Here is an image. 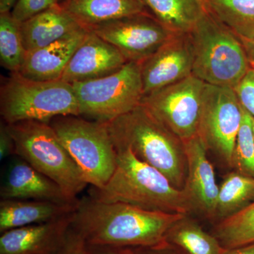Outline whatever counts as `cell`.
<instances>
[{
    "label": "cell",
    "instance_id": "6da1fadb",
    "mask_svg": "<svg viewBox=\"0 0 254 254\" xmlns=\"http://www.w3.org/2000/svg\"><path fill=\"white\" fill-rule=\"evenodd\" d=\"M185 215L100 201L88 195L79 199L71 227L86 245L153 247L165 244L168 230Z\"/></svg>",
    "mask_w": 254,
    "mask_h": 254
},
{
    "label": "cell",
    "instance_id": "7a4b0ae2",
    "mask_svg": "<svg viewBox=\"0 0 254 254\" xmlns=\"http://www.w3.org/2000/svg\"><path fill=\"white\" fill-rule=\"evenodd\" d=\"M116 167L102 187H91L90 196L100 201L123 203L153 211L191 213L183 190H178L159 170L142 161L128 147L115 143Z\"/></svg>",
    "mask_w": 254,
    "mask_h": 254
},
{
    "label": "cell",
    "instance_id": "3957f363",
    "mask_svg": "<svg viewBox=\"0 0 254 254\" xmlns=\"http://www.w3.org/2000/svg\"><path fill=\"white\" fill-rule=\"evenodd\" d=\"M115 143L128 147L142 161L157 169L178 190L187 175L185 143L142 104L108 123Z\"/></svg>",
    "mask_w": 254,
    "mask_h": 254
},
{
    "label": "cell",
    "instance_id": "277c9868",
    "mask_svg": "<svg viewBox=\"0 0 254 254\" xmlns=\"http://www.w3.org/2000/svg\"><path fill=\"white\" fill-rule=\"evenodd\" d=\"M190 34L192 74L207 84L235 89L250 68L240 38L206 6Z\"/></svg>",
    "mask_w": 254,
    "mask_h": 254
},
{
    "label": "cell",
    "instance_id": "5b68a950",
    "mask_svg": "<svg viewBox=\"0 0 254 254\" xmlns=\"http://www.w3.org/2000/svg\"><path fill=\"white\" fill-rule=\"evenodd\" d=\"M0 113L8 125L36 120L50 123L60 116H80L72 85L63 81H40L11 73L1 84Z\"/></svg>",
    "mask_w": 254,
    "mask_h": 254
},
{
    "label": "cell",
    "instance_id": "8992f818",
    "mask_svg": "<svg viewBox=\"0 0 254 254\" xmlns=\"http://www.w3.org/2000/svg\"><path fill=\"white\" fill-rule=\"evenodd\" d=\"M8 126L15 154L56 182L70 199H78L88 185L50 123L29 120Z\"/></svg>",
    "mask_w": 254,
    "mask_h": 254
},
{
    "label": "cell",
    "instance_id": "52a82bcc",
    "mask_svg": "<svg viewBox=\"0 0 254 254\" xmlns=\"http://www.w3.org/2000/svg\"><path fill=\"white\" fill-rule=\"evenodd\" d=\"M60 141L93 188H102L116 167V150L108 123L80 116H60L50 121Z\"/></svg>",
    "mask_w": 254,
    "mask_h": 254
},
{
    "label": "cell",
    "instance_id": "ba28073f",
    "mask_svg": "<svg viewBox=\"0 0 254 254\" xmlns=\"http://www.w3.org/2000/svg\"><path fill=\"white\" fill-rule=\"evenodd\" d=\"M72 85L80 117L110 123L141 105L143 97L141 64L127 63L108 76Z\"/></svg>",
    "mask_w": 254,
    "mask_h": 254
},
{
    "label": "cell",
    "instance_id": "9c48e42d",
    "mask_svg": "<svg viewBox=\"0 0 254 254\" xmlns=\"http://www.w3.org/2000/svg\"><path fill=\"white\" fill-rule=\"evenodd\" d=\"M205 86L192 74L143 95L141 104L185 142L198 136Z\"/></svg>",
    "mask_w": 254,
    "mask_h": 254
},
{
    "label": "cell",
    "instance_id": "30bf717a",
    "mask_svg": "<svg viewBox=\"0 0 254 254\" xmlns=\"http://www.w3.org/2000/svg\"><path fill=\"white\" fill-rule=\"evenodd\" d=\"M243 114L234 89L205 83L198 136L231 168Z\"/></svg>",
    "mask_w": 254,
    "mask_h": 254
},
{
    "label": "cell",
    "instance_id": "8fae6325",
    "mask_svg": "<svg viewBox=\"0 0 254 254\" xmlns=\"http://www.w3.org/2000/svg\"><path fill=\"white\" fill-rule=\"evenodd\" d=\"M113 45L127 63L141 64L173 36L149 12L118 18L89 28Z\"/></svg>",
    "mask_w": 254,
    "mask_h": 254
},
{
    "label": "cell",
    "instance_id": "7c38bea8",
    "mask_svg": "<svg viewBox=\"0 0 254 254\" xmlns=\"http://www.w3.org/2000/svg\"><path fill=\"white\" fill-rule=\"evenodd\" d=\"M140 64L143 95L190 76L193 73V50L190 33L174 34Z\"/></svg>",
    "mask_w": 254,
    "mask_h": 254
},
{
    "label": "cell",
    "instance_id": "4fadbf2b",
    "mask_svg": "<svg viewBox=\"0 0 254 254\" xmlns=\"http://www.w3.org/2000/svg\"><path fill=\"white\" fill-rule=\"evenodd\" d=\"M187 160V175L183 190L191 213L205 218H216L219 187L214 168L207 156L206 146L199 136L184 142Z\"/></svg>",
    "mask_w": 254,
    "mask_h": 254
},
{
    "label": "cell",
    "instance_id": "5bb4252c",
    "mask_svg": "<svg viewBox=\"0 0 254 254\" xmlns=\"http://www.w3.org/2000/svg\"><path fill=\"white\" fill-rule=\"evenodd\" d=\"M61 80L67 83L90 81L115 73L127 63L123 55L95 32L88 28Z\"/></svg>",
    "mask_w": 254,
    "mask_h": 254
},
{
    "label": "cell",
    "instance_id": "9a60e30c",
    "mask_svg": "<svg viewBox=\"0 0 254 254\" xmlns=\"http://www.w3.org/2000/svg\"><path fill=\"white\" fill-rule=\"evenodd\" d=\"M1 199L47 200L60 203H73L61 187L40 173L22 158L10 163L0 188Z\"/></svg>",
    "mask_w": 254,
    "mask_h": 254
},
{
    "label": "cell",
    "instance_id": "2e32d148",
    "mask_svg": "<svg viewBox=\"0 0 254 254\" xmlns=\"http://www.w3.org/2000/svg\"><path fill=\"white\" fill-rule=\"evenodd\" d=\"M73 213L53 221L2 232L0 236V254H53L59 248L71 227Z\"/></svg>",
    "mask_w": 254,
    "mask_h": 254
},
{
    "label": "cell",
    "instance_id": "e0dca14e",
    "mask_svg": "<svg viewBox=\"0 0 254 254\" xmlns=\"http://www.w3.org/2000/svg\"><path fill=\"white\" fill-rule=\"evenodd\" d=\"M88 30L83 26L48 46L27 52L24 63L18 73L35 81L61 79L68 62Z\"/></svg>",
    "mask_w": 254,
    "mask_h": 254
},
{
    "label": "cell",
    "instance_id": "ac0fdd59",
    "mask_svg": "<svg viewBox=\"0 0 254 254\" xmlns=\"http://www.w3.org/2000/svg\"><path fill=\"white\" fill-rule=\"evenodd\" d=\"M78 202L79 200L73 203H60L47 200L1 199L0 233L63 218L75 212Z\"/></svg>",
    "mask_w": 254,
    "mask_h": 254
},
{
    "label": "cell",
    "instance_id": "d6986e66",
    "mask_svg": "<svg viewBox=\"0 0 254 254\" xmlns=\"http://www.w3.org/2000/svg\"><path fill=\"white\" fill-rule=\"evenodd\" d=\"M81 27L60 4L20 24L23 46L27 52L48 46Z\"/></svg>",
    "mask_w": 254,
    "mask_h": 254
},
{
    "label": "cell",
    "instance_id": "ffe728a7",
    "mask_svg": "<svg viewBox=\"0 0 254 254\" xmlns=\"http://www.w3.org/2000/svg\"><path fill=\"white\" fill-rule=\"evenodd\" d=\"M60 4L87 28L148 11L142 0H65Z\"/></svg>",
    "mask_w": 254,
    "mask_h": 254
},
{
    "label": "cell",
    "instance_id": "44dd1931",
    "mask_svg": "<svg viewBox=\"0 0 254 254\" xmlns=\"http://www.w3.org/2000/svg\"><path fill=\"white\" fill-rule=\"evenodd\" d=\"M152 16L174 34L190 33L204 12V0H142Z\"/></svg>",
    "mask_w": 254,
    "mask_h": 254
},
{
    "label": "cell",
    "instance_id": "7402d4cb",
    "mask_svg": "<svg viewBox=\"0 0 254 254\" xmlns=\"http://www.w3.org/2000/svg\"><path fill=\"white\" fill-rule=\"evenodd\" d=\"M165 242L182 254H222L225 250L213 234L207 233L188 215L168 230Z\"/></svg>",
    "mask_w": 254,
    "mask_h": 254
},
{
    "label": "cell",
    "instance_id": "603a6c76",
    "mask_svg": "<svg viewBox=\"0 0 254 254\" xmlns=\"http://www.w3.org/2000/svg\"><path fill=\"white\" fill-rule=\"evenodd\" d=\"M205 6L241 41L254 42V0H204Z\"/></svg>",
    "mask_w": 254,
    "mask_h": 254
},
{
    "label": "cell",
    "instance_id": "cb8c5ba5",
    "mask_svg": "<svg viewBox=\"0 0 254 254\" xmlns=\"http://www.w3.org/2000/svg\"><path fill=\"white\" fill-rule=\"evenodd\" d=\"M254 202V178L233 172L219 187L216 218L219 220L240 211Z\"/></svg>",
    "mask_w": 254,
    "mask_h": 254
},
{
    "label": "cell",
    "instance_id": "d4e9b609",
    "mask_svg": "<svg viewBox=\"0 0 254 254\" xmlns=\"http://www.w3.org/2000/svg\"><path fill=\"white\" fill-rule=\"evenodd\" d=\"M213 235L225 250L254 243V202L237 213L219 220Z\"/></svg>",
    "mask_w": 254,
    "mask_h": 254
},
{
    "label": "cell",
    "instance_id": "484cf974",
    "mask_svg": "<svg viewBox=\"0 0 254 254\" xmlns=\"http://www.w3.org/2000/svg\"><path fill=\"white\" fill-rule=\"evenodd\" d=\"M20 24L11 11L0 13V63L11 73L19 72L27 54Z\"/></svg>",
    "mask_w": 254,
    "mask_h": 254
},
{
    "label": "cell",
    "instance_id": "4316f807",
    "mask_svg": "<svg viewBox=\"0 0 254 254\" xmlns=\"http://www.w3.org/2000/svg\"><path fill=\"white\" fill-rule=\"evenodd\" d=\"M233 168L239 173L254 178L253 117L245 109L235 145Z\"/></svg>",
    "mask_w": 254,
    "mask_h": 254
},
{
    "label": "cell",
    "instance_id": "83f0119b",
    "mask_svg": "<svg viewBox=\"0 0 254 254\" xmlns=\"http://www.w3.org/2000/svg\"><path fill=\"white\" fill-rule=\"evenodd\" d=\"M60 4V0H18L11 13L19 23Z\"/></svg>",
    "mask_w": 254,
    "mask_h": 254
},
{
    "label": "cell",
    "instance_id": "f1b7e54d",
    "mask_svg": "<svg viewBox=\"0 0 254 254\" xmlns=\"http://www.w3.org/2000/svg\"><path fill=\"white\" fill-rule=\"evenodd\" d=\"M234 91L242 108L254 118V68L250 67Z\"/></svg>",
    "mask_w": 254,
    "mask_h": 254
},
{
    "label": "cell",
    "instance_id": "f546056e",
    "mask_svg": "<svg viewBox=\"0 0 254 254\" xmlns=\"http://www.w3.org/2000/svg\"><path fill=\"white\" fill-rule=\"evenodd\" d=\"M52 254H87L86 242L71 227L59 248Z\"/></svg>",
    "mask_w": 254,
    "mask_h": 254
},
{
    "label": "cell",
    "instance_id": "4dcf8cb0",
    "mask_svg": "<svg viewBox=\"0 0 254 254\" xmlns=\"http://www.w3.org/2000/svg\"><path fill=\"white\" fill-rule=\"evenodd\" d=\"M15 154V144L9 126L4 121L0 125V160H4L11 154Z\"/></svg>",
    "mask_w": 254,
    "mask_h": 254
},
{
    "label": "cell",
    "instance_id": "1f68e13d",
    "mask_svg": "<svg viewBox=\"0 0 254 254\" xmlns=\"http://www.w3.org/2000/svg\"><path fill=\"white\" fill-rule=\"evenodd\" d=\"M87 254H135L132 248L86 245Z\"/></svg>",
    "mask_w": 254,
    "mask_h": 254
},
{
    "label": "cell",
    "instance_id": "d6a6232c",
    "mask_svg": "<svg viewBox=\"0 0 254 254\" xmlns=\"http://www.w3.org/2000/svg\"><path fill=\"white\" fill-rule=\"evenodd\" d=\"M135 254H182L167 244L153 247L132 248Z\"/></svg>",
    "mask_w": 254,
    "mask_h": 254
},
{
    "label": "cell",
    "instance_id": "836d02e7",
    "mask_svg": "<svg viewBox=\"0 0 254 254\" xmlns=\"http://www.w3.org/2000/svg\"><path fill=\"white\" fill-rule=\"evenodd\" d=\"M222 254H254V243L239 248L225 250Z\"/></svg>",
    "mask_w": 254,
    "mask_h": 254
},
{
    "label": "cell",
    "instance_id": "e575fe53",
    "mask_svg": "<svg viewBox=\"0 0 254 254\" xmlns=\"http://www.w3.org/2000/svg\"><path fill=\"white\" fill-rule=\"evenodd\" d=\"M18 0H0V13L10 12Z\"/></svg>",
    "mask_w": 254,
    "mask_h": 254
},
{
    "label": "cell",
    "instance_id": "d590c367",
    "mask_svg": "<svg viewBox=\"0 0 254 254\" xmlns=\"http://www.w3.org/2000/svg\"><path fill=\"white\" fill-rule=\"evenodd\" d=\"M253 127H254V118H253Z\"/></svg>",
    "mask_w": 254,
    "mask_h": 254
},
{
    "label": "cell",
    "instance_id": "8d00e7d4",
    "mask_svg": "<svg viewBox=\"0 0 254 254\" xmlns=\"http://www.w3.org/2000/svg\"><path fill=\"white\" fill-rule=\"evenodd\" d=\"M64 1H65V0H60V3L63 2Z\"/></svg>",
    "mask_w": 254,
    "mask_h": 254
},
{
    "label": "cell",
    "instance_id": "74e56055",
    "mask_svg": "<svg viewBox=\"0 0 254 254\" xmlns=\"http://www.w3.org/2000/svg\"><path fill=\"white\" fill-rule=\"evenodd\" d=\"M252 44H254V43H252Z\"/></svg>",
    "mask_w": 254,
    "mask_h": 254
}]
</instances>
